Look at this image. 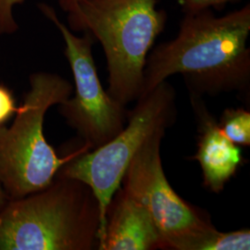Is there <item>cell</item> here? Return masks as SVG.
Masks as SVG:
<instances>
[{
  "instance_id": "obj_1",
  "label": "cell",
  "mask_w": 250,
  "mask_h": 250,
  "mask_svg": "<svg viewBox=\"0 0 250 250\" xmlns=\"http://www.w3.org/2000/svg\"><path fill=\"white\" fill-rule=\"evenodd\" d=\"M250 5L222 16L211 9L185 13L177 36L157 45L144 70L145 96L175 74L190 94L250 93Z\"/></svg>"
},
{
  "instance_id": "obj_2",
  "label": "cell",
  "mask_w": 250,
  "mask_h": 250,
  "mask_svg": "<svg viewBox=\"0 0 250 250\" xmlns=\"http://www.w3.org/2000/svg\"><path fill=\"white\" fill-rule=\"evenodd\" d=\"M101 218L91 188L56 175L44 189L0 208V250H92L99 247Z\"/></svg>"
},
{
  "instance_id": "obj_3",
  "label": "cell",
  "mask_w": 250,
  "mask_h": 250,
  "mask_svg": "<svg viewBox=\"0 0 250 250\" xmlns=\"http://www.w3.org/2000/svg\"><path fill=\"white\" fill-rule=\"evenodd\" d=\"M158 0H80L67 12L69 28L84 32L102 46L108 72L107 93L126 107L140 98L144 70L167 14Z\"/></svg>"
},
{
  "instance_id": "obj_4",
  "label": "cell",
  "mask_w": 250,
  "mask_h": 250,
  "mask_svg": "<svg viewBox=\"0 0 250 250\" xmlns=\"http://www.w3.org/2000/svg\"><path fill=\"white\" fill-rule=\"evenodd\" d=\"M29 82L30 88L12 125L0 126V185L8 199L44 189L65 163L89 150L80 144L61 157L44 134L46 111L72 96V83L59 74L45 72L31 74Z\"/></svg>"
},
{
  "instance_id": "obj_5",
  "label": "cell",
  "mask_w": 250,
  "mask_h": 250,
  "mask_svg": "<svg viewBox=\"0 0 250 250\" xmlns=\"http://www.w3.org/2000/svg\"><path fill=\"white\" fill-rule=\"evenodd\" d=\"M175 99L174 88L167 81L162 82L136 100V106L127 113V125L116 136L72 158L56 174L83 182L97 197L101 218L99 247L106 230L107 207L121 188L127 168L152 134L174 124Z\"/></svg>"
},
{
  "instance_id": "obj_6",
  "label": "cell",
  "mask_w": 250,
  "mask_h": 250,
  "mask_svg": "<svg viewBox=\"0 0 250 250\" xmlns=\"http://www.w3.org/2000/svg\"><path fill=\"white\" fill-rule=\"evenodd\" d=\"M161 129L142 145L127 168L123 188L147 209L162 237L164 250H197L216 230L210 217L184 200L170 187L162 167Z\"/></svg>"
},
{
  "instance_id": "obj_7",
  "label": "cell",
  "mask_w": 250,
  "mask_h": 250,
  "mask_svg": "<svg viewBox=\"0 0 250 250\" xmlns=\"http://www.w3.org/2000/svg\"><path fill=\"white\" fill-rule=\"evenodd\" d=\"M38 9L62 37L74 80V97L60 104L59 111L77 132L81 144L95 149L125 128L128 111L102 86L92 51L94 38L87 33L76 36L50 5L40 3Z\"/></svg>"
},
{
  "instance_id": "obj_8",
  "label": "cell",
  "mask_w": 250,
  "mask_h": 250,
  "mask_svg": "<svg viewBox=\"0 0 250 250\" xmlns=\"http://www.w3.org/2000/svg\"><path fill=\"white\" fill-rule=\"evenodd\" d=\"M191 103L198 128L197 152L193 159L201 167L203 186L218 194L243 164L241 148L224 136L200 96L191 94Z\"/></svg>"
},
{
  "instance_id": "obj_9",
  "label": "cell",
  "mask_w": 250,
  "mask_h": 250,
  "mask_svg": "<svg viewBox=\"0 0 250 250\" xmlns=\"http://www.w3.org/2000/svg\"><path fill=\"white\" fill-rule=\"evenodd\" d=\"M99 250H164L161 233L147 209L120 188L107 207Z\"/></svg>"
},
{
  "instance_id": "obj_10",
  "label": "cell",
  "mask_w": 250,
  "mask_h": 250,
  "mask_svg": "<svg viewBox=\"0 0 250 250\" xmlns=\"http://www.w3.org/2000/svg\"><path fill=\"white\" fill-rule=\"evenodd\" d=\"M220 130L232 143L237 146H250V112L237 108H226L218 123Z\"/></svg>"
},
{
  "instance_id": "obj_11",
  "label": "cell",
  "mask_w": 250,
  "mask_h": 250,
  "mask_svg": "<svg viewBox=\"0 0 250 250\" xmlns=\"http://www.w3.org/2000/svg\"><path fill=\"white\" fill-rule=\"evenodd\" d=\"M250 249V229L225 232L216 229L198 244L197 250H249Z\"/></svg>"
},
{
  "instance_id": "obj_12",
  "label": "cell",
  "mask_w": 250,
  "mask_h": 250,
  "mask_svg": "<svg viewBox=\"0 0 250 250\" xmlns=\"http://www.w3.org/2000/svg\"><path fill=\"white\" fill-rule=\"evenodd\" d=\"M25 0H0V36H9L18 31L15 9Z\"/></svg>"
},
{
  "instance_id": "obj_13",
  "label": "cell",
  "mask_w": 250,
  "mask_h": 250,
  "mask_svg": "<svg viewBox=\"0 0 250 250\" xmlns=\"http://www.w3.org/2000/svg\"><path fill=\"white\" fill-rule=\"evenodd\" d=\"M18 110L12 91L0 83V126L6 125Z\"/></svg>"
},
{
  "instance_id": "obj_14",
  "label": "cell",
  "mask_w": 250,
  "mask_h": 250,
  "mask_svg": "<svg viewBox=\"0 0 250 250\" xmlns=\"http://www.w3.org/2000/svg\"><path fill=\"white\" fill-rule=\"evenodd\" d=\"M238 0H177L184 13H197L206 9L222 8Z\"/></svg>"
},
{
  "instance_id": "obj_15",
  "label": "cell",
  "mask_w": 250,
  "mask_h": 250,
  "mask_svg": "<svg viewBox=\"0 0 250 250\" xmlns=\"http://www.w3.org/2000/svg\"><path fill=\"white\" fill-rule=\"evenodd\" d=\"M60 8L65 12L71 11L80 0H57Z\"/></svg>"
},
{
  "instance_id": "obj_16",
  "label": "cell",
  "mask_w": 250,
  "mask_h": 250,
  "mask_svg": "<svg viewBox=\"0 0 250 250\" xmlns=\"http://www.w3.org/2000/svg\"><path fill=\"white\" fill-rule=\"evenodd\" d=\"M8 201V197L6 196V194H5V192H4V190H3V188L1 187V185H0V208L3 207V206L5 205V203Z\"/></svg>"
}]
</instances>
